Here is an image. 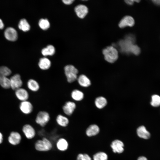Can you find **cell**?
<instances>
[{"label":"cell","mask_w":160,"mask_h":160,"mask_svg":"<svg viewBox=\"0 0 160 160\" xmlns=\"http://www.w3.org/2000/svg\"><path fill=\"white\" fill-rule=\"evenodd\" d=\"M105 59L108 62L113 63L118 58V53L117 50L112 46H109L103 50Z\"/></svg>","instance_id":"cell-1"},{"label":"cell","mask_w":160,"mask_h":160,"mask_svg":"<svg viewBox=\"0 0 160 160\" xmlns=\"http://www.w3.org/2000/svg\"><path fill=\"white\" fill-rule=\"evenodd\" d=\"M27 86L30 90L33 92L38 91L40 88V85L39 83L33 79H30L28 80Z\"/></svg>","instance_id":"cell-20"},{"label":"cell","mask_w":160,"mask_h":160,"mask_svg":"<svg viewBox=\"0 0 160 160\" xmlns=\"http://www.w3.org/2000/svg\"><path fill=\"white\" fill-rule=\"evenodd\" d=\"M15 94L17 98L21 102L27 100L29 97L27 91L22 87L15 90Z\"/></svg>","instance_id":"cell-10"},{"label":"cell","mask_w":160,"mask_h":160,"mask_svg":"<svg viewBox=\"0 0 160 160\" xmlns=\"http://www.w3.org/2000/svg\"><path fill=\"white\" fill-rule=\"evenodd\" d=\"M4 23L2 20L0 18V29H3L4 28Z\"/></svg>","instance_id":"cell-35"},{"label":"cell","mask_w":160,"mask_h":160,"mask_svg":"<svg viewBox=\"0 0 160 160\" xmlns=\"http://www.w3.org/2000/svg\"><path fill=\"white\" fill-rule=\"evenodd\" d=\"M138 136L140 137L147 139L150 138L151 134L146 129L145 127L141 126L138 127L137 130Z\"/></svg>","instance_id":"cell-17"},{"label":"cell","mask_w":160,"mask_h":160,"mask_svg":"<svg viewBox=\"0 0 160 160\" xmlns=\"http://www.w3.org/2000/svg\"><path fill=\"white\" fill-rule=\"evenodd\" d=\"M68 145L67 141L63 138L59 139L56 143V146L57 149L61 151H66L68 147Z\"/></svg>","instance_id":"cell-16"},{"label":"cell","mask_w":160,"mask_h":160,"mask_svg":"<svg viewBox=\"0 0 160 160\" xmlns=\"http://www.w3.org/2000/svg\"><path fill=\"white\" fill-rule=\"evenodd\" d=\"M100 131L98 126L96 124L90 125L86 130V134L89 137L95 136L98 134Z\"/></svg>","instance_id":"cell-21"},{"label":"cell","mask_w":160,"mask_h":160,"mask_svg":"<svg viewBox=\"0 0 160 160\" xmlns=\"http://www.w3.org/2000/svg\"><path fill=\"white\" fill-rule=\"evenodd\" d=\"M56 121L59 125L63 127H67L69 122L67 117L61 114H59L57 116Z\"/></svg>","instance_id":"cell-18"},{"label":"cell","mask_w":160,"mask_h":160,"mask_svg":"<svg viewBox=\"0 0 160 160\" xmlns=\"http://www.w3.org/2000/svg\"><path fill=\"white\" fill-rule=\"evenodd\" d=\"M74 9L77 16L81 18H84L88 12L87 7L82 4L77 5L75 7Z\"/></svg>","instance_id":"cell-14"},{"label":"cell","mask_w":160,"mask_h":160,"mask_svg":"<svg viewBox=\"0 0 160 160\" xmlns=\"http://www.w3.org/2000/svg\"><path fill=\"white\" fill-rule=\"evenodd\" d=\"M79 84L81 87H87L89 86L91 82L89 79L85 75L82 74L78 76L77 79Z\"/></svg>","instance_id":"cell-15"},{"label":"cell","mask_w":160,"mask_h":160,"mask_svg":"<svg viewBox=\"0 0 160 160\" xmlns=\"http://www.w3.org/2000/svg\"><path fill=\"white\" fill-rule=\"evenodd\" d=\"M18 27L20 29L24 31H28L30 28V25L25 19H22L20 20Z\"/></svg>","instance_id":"cell-26"},{"label":"cell","mask_w":160,"mask_h":160,"mask_svg":"<svg viewBox=\"0 0 160 160\" xmlns=\"http://www.w3.org/2000/svg\"><path fill=\"white\" fill-rule=\"evenodd\" d=\"M76 104L73 101H68L66 102L62 107L64 113L68 116L71 115L76 108Z\"/></svg>","instance_id":"cell-6"},{"label":"cell","mask_w":160,"mask_h":160,"mask_svg":"<svg viewBox=\"0 0 160 160\" xmlns=\"http://www.w3.org/2000/svg\"><path fill=\"white\" fill-rule=\"evenodd\" d=\"M152 1L156 5H160V0H153Z\"/></svg>","instance_id":"cell-36"},{"label":"cell","mask_w":160,"mask_h":160,"mask_svg":"<svg viewBox=\"0 0 160 160\" xmlns=\"http://www.w3.org/2000/svg\"><path fill=\"white\" fill-rule=\"evenodd\" d=\"M35 148L37 151L40 152H46L50 150L52 148L51 142L46 137L38 140L35 144Z\"/></svg>","instance_id":"cell-3"},{"label":"cell","mask_w":160,"mask_h":160,"mask_svg":"<svg viewBox=\"0 0 160 160\" xmlns=\"http://www.w3.org/2000/svg\"><path fill=\"white\" fill-rule=\"evenodd\" d=\"M137 160H148L147 159L143 156L139 157L137 159Z\"/></svg>","instance_id":"cell-37"},{"label":"cell","mask_w":160,"mask_h":160,"mask_svg":"<svg viewBox=\"0 0 160 160\" xmlns=\"http://www.w3.org/2000/svg\"><path fill=\"white\" fill-rule=\"evenodd\" d=\"M71 97L76 101H80L84 97V94L83 92L78 89H74L71 92Z\"/></svg>","instance_id":"cell-22"},{"label":"cell","mask_w":160,"mask_h":160,"mask_svg":"<svg viewBox=\"0 0 160 160\" xmlns=\"http://www.w3.org/2000/svg\"><path fill=\"white\" fill-rule=\"evenodd\" d=\"M93 159L94 160H107L108 156L105 153L100 152L94 155Z\"/></svg>","instance_id":"cell-28"},{"label":"cell","mask_w":160,"mask_h":160,"mask_svg":"<svg viewBox=\"0 0 160 160\" xmlns=\"http://www.w3.org/2000/svg\"><path fill=\"white\" fill-rule=\"evenodd\" d=\"M50 119L49 113L45 111H41L37 113L35 119L36 123L41 127H44Z\"/></svg>","instance_id":"cell-4"},{"label":"cell","mask_w":160,"mask_h":160,"mask_svg":"<svg viewBox=\"0 0 160 160\" xmlns=\"http://www.w3.org/2000/svg\"><path fill=\"white\" fill-rule=\"evenodd\" d=\"M21 137L18 132H11L8 137V141L9 143L13 145L18 144L20 142Z\"/></svg>","instance_id":"cell-13"},{"label":"cell","mask_w":160,"mask_h":160,"mask_svg":"<svg viewBox=\"0 0 160 160\" xmlns=\"http://www.w3.org/2000/svg\"><path fill=\"white\" fill-rule=\"evenodd\" d=\"M4 35L5 38L10 41H15L17 38V31L14 28L12 27H9L5 29Z\"/></svg>","instance_id":"cell-8"},{"label":"cell","mask_w":160,"mask_h":160,"mask_svg":"<svg viewBox=\"0 0 160 160\" xmlns=\"http://www.w3.org/2000/svg\"><path fill=\"white\" fill-rule=\"evenodd\" d=\"M63 2L66 4H70L73 1V0H63L62 1Z\"/></svg>","instance_id":"cell-33"},{"label":"cell","mask_w":160,"mask_h":160,"mask_svg":"<svg viewBox=\"0 0 160 160\" xmlns=\"http://www.w3.org/2000/svg\"><path fill=\"white\" fill-rule=\"evenodd\" d=\"M0 85L3 88H10V79L7 77L0 76Z\"/></svg>","instance_id":"cell-24"},{"label":"cell","mask_w":160,"mask_h":160,"mask_svg":"<svg viewBox=\"0 0 160 160\" xmlns=\"http://www.w3.org/2000/svg\"><path fill=\"white\" fill-rule=\"evenodd\" d=\"M38 65L41 69L47 70L51 67V62L49 59L46 57L42 58L39 60Z\"/></svg>","instance_id":"cell-19"},{"label":"cell","mask_w":160,"mask_h":160,"mask_svg":"<svg viewBox=\"0 0 160 160\" xmlns=\"http://www.w3.org/2000/svg\"><path fill=\"white\" fill-rule=\"evenodd\" d=\"M12 73L11 70L6 66L0 67V76L8 77Z\"/></svg>","instance_id":"cell-27"},{"label":"cell","mask_w":160,"mask_h":160,"mask_svg":"<svg viewBox=\"0 0 160 160\" xmlns=\"http://www.w3.org/2000/svg\"><path fill=\"white\" fill-rule=\"evenodd\" d=\"M55 47L52 45H49L46 48L43 49L41 51L42 54L44 56L52 55L55 53Z\"/></svg>","instance_id":"cell-25"},{"label":"cell","mask_w":160,"mask_h":160,"mask_svg":"<svg viewBox=\"0 0 160 160\" xmlns=\"http://www.w3.org/2000/svg\"><path fill=\"white\" fill-rule=\"evenodd\" d=\"M19 108L23 113L28 114L33 111V106L31 103L27 100L21 102L19 105Z\"/></svg>","instance_id":"cell-7"},{"label":"cell","mask_w":160,"mask_h":160,"mask_svg":"<svg viewBox=\"0 0 160 160\" xmlns=\"http://www.w3.org/2000/svg\"><path fill=\"white\" fill-rule=\"evenodd\" d=\"M64 71L68 83H72L77 80L79 71L74 66L71 65H66L64 68Z\"/></svg>","instance_id":"cell-2"},{"label":"cell","mask_w":160,"mask_h":160,"mask_svg":"<svg viewBox=\"0 0 160 160\" xmlns=\"http://www.w3.org/2000/svg\"><path fill=\"white\" fill-rule=\"evenodd\" d=\"M140 52V48L137 45L133 44L131 49L130 52L135 55H138Z\"/></svg>","instance_id":"cell-31"},{"label":"cell","mask_w":160,"mask_h":160,"mask_svg":"<svg viewBox=\"0 0 160 160\" xmlns=\"http://www.w3.org/2000/svg\"><path fill=\"white\" fill-rule=\"evenodd\" d=\"M135 24V20L133 18L130 16L124 17L120 21L119 26L121 28H124L127 26L132 27Z\"/></svg>","instance_id":"cell-11"},{"label":"cell","mask_w":160,"mask_h":160,"mask_svg":"<svg viewBox=\"0 0 160 160\" xmlns=\"http://www.w3.org/2000/svg\"><path fill=\"white\" fill-rule=\"evenodd\" d=\"M22 131L26 137L28 139H32L35 136L36 131L29 124H26L24 125Z\"/></svg>","instance_id":"cell-9"},{"label":"cell","mask_w":160,"mask_h":160,"mask_svg":"<svg viewBox=\"0 0 160 160\" xmlns=\"http://www.w3.org/2000/svg\"><path fill=\"white\" fill-rule=\"evenodd\" d=\"M76 160H92V159L87 154L79 153L77 156Z\"/></svg>","instance_id":"cell-32"},{"label":"cell","mask_w":160,"mask_h":160,"mask_svg":"<svg viewBox=\"0 0 160 160\" xmlns=\"http://www.w3.org/2000/svg\"><path fill=\"white\" fill-rule=\"evenodd\" d=\"M113 151L115 153H121L124 151V144L120 140H116L113 141L111 145Z\"/></svg>","instance_id":"cell-12"},{"label":"cell","mask_w":160,"mask_h":160,"mask_svg":"<svg viewBox=\"0 0 160 160\" xmlns=\"http://www.w3.org/2000/svg\"><path fill=\"white\" fill-rule=\"evenodd\" d=\"M10 79V88L13 90L21 87L23 82L20 75L19 74H16Z\"/></svg>","instance_id":"cell-5"},{"label":"cell","mask_w":160,"mask_h":160,"mask_svg":"<svg viewBox=\"0 0 160 160\" xmlns=\"http://www.w3.org/2000/svg\"><path fill=\"white\" fill-rule=\"evenodd\" d=\"M107 100L106 98L102 96L97 97L95 101L96 107L99 109H102L107 104Z\"/></svg>","instance_id":"cell-23"},{"label":"cell","mask_w":160,"mask_h":160,"mask_svg":"<svg viewBox=\"0 0 160 160\" xmlns=\"http://www.w3.org/2000/svg\"><path fill=\"white\" fill-rule=\"evenodd\" d=\"M3 137L2 134L0 132V144L3 141Z\"/></svg>","instance_id":"cell-38"},{"label":"cell","mask_w":160,"mask_h":160,"mask_svg":"<svg viewBox=\"0 0 160 160\" xmlns=\"http://www.w3.org/2000/svg\"><path fill=\"white\" fill-rule=\"evenodd\" d=\"M151 104L154 107H158L160 105V96L157 95H154L151 97Z\"/></svg>","instance_id":"cell-30"},{"label":"cell","mask_w":160,"mask_h":160,"mask_svg":"<svg viewBox=\"0 0 160 160\" xmlns=\"http://www.w3.org/2000/svg\"><path fill=\"white\" fill-rule=\"evenodd\" d=\"M125 2L128 4L132 5L133 4L134 0H127L125 1Z\"/></svg>","instance_id":"cell-34"},{"label":"cell","mask_w":160,"mask_h":160,"mask_svg":"<svg viewBox=\"0 0 160 160\" xmlns=\"http://www.w3.org/2000/svg\"><path fill=\"white\" fill-rule=\"evenodd\" d=\"M39 25L40 28L44 30H46L50 27V23L47 19H41L39 21Z\"/></svg>","instance_id":"cell-29"}]
</instances>
